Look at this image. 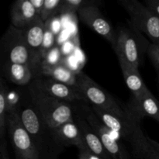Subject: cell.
I'll return each mask as SVG.
<instances>
[{"label": "cell", "mask_w": 159, "mask_h": 159, "mask_svg": "<svg viewBox=\"0 0 159 159\" xmlns=\"http://www.w3.org/2000/svg\"><path fill=\"white\" fill-rule=\"evenodd\" d=\"M148 141L150 142V144L153 146L154 148H155V150H156L159 153V143L157 142V141H155V140L152 139V138H149L148 137Z\"/></svg>", "instance_id": "cell-31"}, {"label": "cell", "mask_w": 159, "mask_h": 159, "mask_svg": "<svg viewBox=\"0 0 159 159\" xmlns=\"http://www.w3.org/2000/svg\"><path fill=\"white\" fill-rule=\"evenodd\" d=\"M65 58L64 57L61 49L58 46L55 45L42 58L41 65H40V71L43 68H52V67L64 64L65 63Z\"/></svg>", "instance_id": "cell-21"}, {"label": "cell", "mask_w": 159, "mask_h": 159, "mask_svg": "<svg viewBox=\"0 0 159 159\" xmlns=\"http://www.w3.org/2000/svg\"><path fill=\"white\" fill-rule=\"evenodd\" d=\"M1 48L6 58L5 61L27 65L31 68L32 55L26 43L23 30L17 29L10 25L2 36Z\"/></svg>", "instance_id": "cell-8"}, {"label": "cell", "mask_w": 159, "mask_h": 159, "mask_svg": "<svg viewBox=\"0 0 159 159\" xmlns=\"http://www.w3.org/2000/svg\"><path fill=\"white\" fill-rule=\"evenodd\" d=\"M28 96L40 117L51 128L74 121L73 104L49 96L31 82L27 87Z\"/></svg>", "instance_id": "cell-2"}, {"label": "cell", "mask_w": 159, "mask_h": 159, "mask_svg": "<svg viewBox=\"0 0 159 159\" xmlns=\"http://www.w3.org/2000/svg\"><path fill=\"white\" fill-rule=\"evenodd\" d=\"M139 159H159V153L151 144L150 147L143 152Z\"/></svg>", "instance_id": "cell-27"}, {"label": "cell", "mask_w": 159, "mask_h": 159, "mask_svg": "<svg viewBox=\"0 0 159 159\" xmlns=\"http://www.w3.org/2000/svg\"><path fill=\"white\" fill-rule=\"evenodd\" d=\"M76 88L91 107H98L121 116L127 114L124 107H123L113 96L82 71L77 72Z\"/></svg>", "instance_id": "cell-4"}, {"label": "cell", "mask_w": 159, "mask_h": 159, "mask_svg": "<svg viewBox=\"0 0 159 159\" xmlns=\"http://www.w3.org/2000/svg\"><path fill=\"white\" fill-rule=\"evenodd\" d=\"M145 5L159 17V0H147Z\"/></svg>", "instance_id": "cell-29"}, {"label": "cell", "mask_w": 159, "mask_h": 159, "mask_svg": "<svg viewBox=\"0 0 159 159\" xmlns=\"http://www.w3.org/2000/svg\"><path fill=\"white\" fill-rule=\"evenodd\" d=\"M120 5L130 16V23L141 34L159 44V17L146 5L138 0H120Z\"/></svg>", "instance_id": "cell-5"}, {"label": "cell", "mask_w": 159, "mask_h": 159, "mask_svg": "<svg viewBox=\"0 0 159 159\" xmlns=\"http://www.w3.org/2000/svg\"><path fill=\"white\" fill-rule=\"evenodd\" d=\"M147 54L150 57L151 61L155 65L159 75V44L153 43H150L148 49Z\"/></svg>", "instance_id": "cell-26"}, {"label": "cell", "mask_w": 159, "mask_h": 159, "mask_svg": "<svg viewBox=\"0 0 159 159\" xmlns=\"http://www.w3.org/2000/svg\"><path fill=\"white\" fill-rule=\"evenodd\" d=\"M46 24V30H45L44 38H43V46L41 49V55L42 58L43 56L51 49L55 46V34L54 31L51 30V27L48 25V23H45Z\"/></svg>", "instance_id": "cell-25"}, {"label": "cell", "mask_w": 159, "mask_h": 159, "mask_svg": "<svg viewBox=\"0 0 159 159\" xmlns=\"http://www.w3.org/2000/svg\"><path fill=\"white\" fill-rule=\"evenodd\" d=\"M61 3L62 0H45L40 18L44 23L51 20L56 15L59 14Z\"/></svg>", "instance_id": "cell-23"}, {"label": "cell", "mask_w": 159, "mask_h": 159, "mask_svg": "<svg viewBox=\"0 0 159 159\" xmlns=\"http://www.w3.org/2000/svg\"><path fill=\"white\" fill-rule=\"evenodd\" d=\"M8 88L4 85L3 80H1L0 85V142L6 141L5 134H6V129L7 127V98Z\"/></svg>", "instance_id": "cell-20"}, {"label": "cell", "mask_w": 159, "mask_h": 159, "mask_svg": "<svg viewBox=\"0 0 159 159\" xmlns=\"http://www.w3.org/2000/svg\"><path fill=\"white\" fill-rule=\"evenodd\" d=\"M46 24L40 18L23 30L26 43L32 55V69L34 79L40 76L42 61L41 49L44 38Z\"/></svg>", "instance_id": "cell-12"}, {"label": "cell", "mask_w": 159, "mask_h": 159, "mask_svg": "<svg viewBox=\"0 0 159 159\" xmlns=\"http://www.w3.org/2000/svg\"><path fill=\"white\" fill-rule=\"evenodd\" d=\"M91 107L99 119L109 129L118 134L120 138H123L129 143L138 132L142 130L140 125L141 122L129 116L127 113L124 116H121L98 107Z\"/></svg>", "instance_id": "cell-9"}, {"label": "cell", "mask_w": 159, "mask_h": 159, "mask_svg": "<svg viewBox=\"0 0 159 159\" xmlns=\"http://www.w3.org/2000/svg\"><path fill=\"white\" fill-rule=\"evenodd\" d=\"M78 15L84 24L102 36L113 47L116 41V30L102 15L97 6H85L78 12Z\"/></svg>", "instance_id": "cell-10"}, {"label": "cell", "mask_w": 159, "mask_h": 159, "mask_svg": "<svg viewBox=\"0 0 159 159\" xmlns=\"http://www.w3.org/2000/svg\"><path fill=\"white\" fill-rule=\"evenodd\" d=\"M7 127L16 159H41L32 138L22 123L19 111L8 114Z\"/></svg>", "instance_id": "cell-7"}, {"label": "cell", "mask_w": 159, "mask_h": 159, "mask_svg": "<svg viewBox=\"0 0 159 159\" xmlns=\"http://www.w3.org/2000/svg\"><path fill=\"white\" fill-rule=\"evenodd\" d=\"M78 107L82 115L90 124L96 134L100 139L104 148L108 152L112 159H129V155L125 148L120 142V136L118 134L112 131L100 120L93 109L85 102H76Z\"/></svg>", "instance_id": "cell-6"}, {"label": "cell", "mask_w": 159, "mask_h": 159, "mask_svg": "<svg viewBox=\"0 0 159 159\" xmlns=\"http://www.w3.org/2000/svg\"><path fill=\"white\" fill-rule=\"evenodd\" d=\"M116 32L113 48L120 64L138 68L148 49L149 42L131 23L128 26H120Z\"/></svg>", "instance_id": "cell-3"}, {"label": "cell", "mask_w": 159, "mask_h": 159, "mask_svg": "<svg viewBox=\"0 0 159 159\" xmlns=\"http://www.w3.org/2000/svg\"><path fill=\"white\" fill-rule=\"evenodd\" d=\"M40 76L51 78L57 82L76 88L77 72L68 68L65 63L52 68H43L40 71Z\"/></svg>", "instance_id": "cell-18"}, {"label": "cell", "mask_w": 159, "mask_h": 159, "mask_svg": "<svg viewBox=\"0 0 159 159\" xmlns=\"http://www.w3.org/2000/svg\"><path fill=\"white\" fill-rule=\"evenodd\" d=\"M79 159H102L86 147L79 149Z\"/></svg>", "instance_id": "cell-28"}, {"label": "cell", "mask_w": 159, "mask_h": 159, "mask_svg": "<svg viewBox=\"0 0 159 159\" xmlns=\"http://www.w3.org/2000/svg\"><path fill=\"white\" fill-rule=\"evenodd\" d=\"M73 107H74V121L82 133L85 147L102 159H112L95 130L84 117L76 102L73 103Z\"/></svg>", "instance_id": "cell-14"}, {"label": "cell", "mask_w": 159, "mask_h": 159, "mask_svg": "<svg viewBox=\"0 0 159 159\" xmlns=\"http://www.w3.org/2000/svg\"><path fill=\"white\" fill-rule=\"evenodd\" d=\"M158 85H159V75H158Z\"/></svg>", "instance_id": "cell-32"}, {"label": "cell", "mask_w": 159, "mask_h": 159, "mask_svg": "<svg viewBox=\"0 0 159 159\" xmlns=\"http://www.w3.org/2000/svg\"><path fill=\"white\" fill-rule=\"evenodd\" d=\"M2 71L8 80L21 86L29 85L34 78L33 71L27 65L5 61L2 65Z\"/></svg>", "instance_id": "cell-17"}, {"label": "cell", "mask_w": 159, "mask_h": 159, "mask_svg": "<svg viewBox=\"0 0 159 159\" xmlns=\"http://www.w3.org/2000/svg\"><path fill=\"white\" fill-rule=\"evenodd\" d=\"M6 102H7L8 114H11L19 111L23 102V99L18 92L8 91Z\"/></svg>", "instance_id": "cell-24"}, {"label": "cell", "mask_w": 159, "mask_h": 159, "mask_svg": "<svg viewBox=\"0 0 159 159\" xmlns=\"http://www.w3.org/2000/svg\"><path fill=\"white\" fill-rule=\"evenodd\" d=\"M54 138L63 148L75 146L78 149L85 147L82 133L75 121L67 122L53 129Z\"/></svg>", "instance_id": "cell-16"}, {"label": "cell", "mask_w": 159, "mask_h": 159, "mask_svg": "<svg viewBox=\"0 0 159 159\" xmlns=\"http://www.w3.org/2000/svg\"><path fill=\"white\" fill-rule=\"evenodd\" d=\"M120 65L122 70L124 82L132 96H138L148 89L140 75L138 68L124 64H120Z\"/></svg>", "instance_id": "cell-19"}, {"label": "cell", "mask_w": 159, "mask_h": 159, "mask_svg": "<svg viewBox=\"0 0 159 159\" xmlns=\"http://www.w3.org/2000/svg\"><path fill=\"white\" fill-rule=\"evenodd\" d=\"M158 123H159V119H158Z\"/></svg>", "instance_id": "cell-33"}, {"label": "cell", "mask_w": 159, "mask_h": 159, "mask_svg": "<svg viewBox=\"0 0 159 159\" xmlns=\"http://www.w3.org/2000/svg\"><path fill=\"white\" fill-rule=\"evenodd\" d=\"M32 82L45 93L57 99L71 104L79 102H86L77 88L59 82L51 78L37 77Z\"/></svg>", "instance_id": "cell-13"}, {"label": "cell", "mask_w": 159, "mask_h": 159, "mask_svg": "<svg viewBox=\"0 0 159 159\" xmlns=\"http://www.w3.org/2000/svg\"><path fill=\"white\" fill-rule=\"evenodd\" d=\"M44 1L45 0H30L31 3H32L33 6H34L36 12H37V15H38L39 16H40L42 9H43Z\"/></svg>", "instance_id": "cell-30"}, {"label": "cell", "mask_w": 159, "mask_h": 159, "mask_svg": "<svg viewBox=\"0 0 159 159\" xmlns=\"http://www.w3.org/2000/svg\"><path fill=\"white\" fill-rule=\"evenodd\" d=\"M124 110L129 116L140 122L145 116L157 121L159 119V101L149 89L138 96H132Z\"/></svg>", "instance_id": "cell-11"}, {"label": "cell", "mask_w": 159, "mask_h": 159, "mask_svg": "<svg viewBox=\"0 0 159 159\" xmlns=\"http://www.w3.org/2000/svg\"><path fill=\"white\" fill-rule=\"evenodd\" d=\"M11 25L20 30L27 27L40 18L30 0H18L11 6Z\"/></svg>", "instance_id": "cell-15"}, {"label": "cell", "mask_w": 159, "mask_h": 159, "mask_svg": "<svg viewBox=\"0 0 159 159\" xmlns=\"http://www.w3.org/2000/svg\"><path fill=\"white\" fill-rule=\"evenodd\" d=\"M97 6L96 1L87 0H62L59 14H75L81 9L88 6Z\"/></svg>", "instance_id": "cell-22"}, {"label": "cell", "mask_w": 159, "mask_h": 159, "mask_svg": "<svg viewBox=\"0 0 159 159\" xmlns=\"http://www.w3.org/2000/svg\"><path fill=\"white\" fill-rule=\"evenodd\" d=\"M19 114L41 159L57 158L64 148L56 141L53 129L40 117L32 102L28 105L23 100Z\"/></svg>", "instance_id": "cell-1"}]
</instances>
